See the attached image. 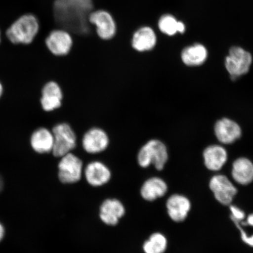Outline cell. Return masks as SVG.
<instances>
[{
    "label": "cell",
    "instance_id": "ac0fdd59",
    "mask_svg": "<svg viewBox=\"0 0 253 253\" xmlns=\"http://www.w3.org/2000/svg\"><path fill=\"white\" fill-rule=\"evenodd\" d=\"M233 179L240 185H247L253 181V164L246 158H239L233 164Z\"/></svg>",
    "mask_w": 253,
    "mask_h": 253
},
{
    "label": "cell",
    "instance_id": "9c48e42d",
    "mask_svg": "<svg viewBox=\"0 0 253 253\" xmlns=\"http://www.w3.org/2000/svg\"><path fill=\"white\" fill-rule=\"evenodd\" d=\"M109 137L103 129L93 127L87 130L82 138V146L88 154H96L105 151L109 145Z\"/></svg>",
    "mask_w": 253,
    "mask_h": 253
},
{
    "label": "cell",
    "instance_id": "6da1fadb",
    "mask_svg": "<svg viewBox=\"0 0 253 253\" xmlns=\"http://www.w3.org/2000/svg\"><path fill=\"white\" fill-rule=\"evenodd\" d=\"M41 30L39 17L27 12L16 18L5 32L9 42L14 45H30L37 39Z\"/></svg>",
    "mask_w": 253,
    "mask_h": 253
},
{
    "label": "cell",
    "instance_id": "d4e9b609",
    "mask_svg": "<svg viewBox=\"0 0 253 253\" xmlns=\"http://www.w3.org/2000/svg\"><path fill=\"white\" fill-rule=\"evenodd\" d=\"M241 225H249L253 227V213L250 214L246 221L240 223Z\"/></svg>",
    "mask_w": 253,
    "mask_h": 253
},
{
    "label": "cell",
    "instance_id": "83f0119b",
    "mask_svg": "<svg viewBox=\"0 0 253 253\" xmlns=\"http://www.w3.org/2000/svg\"><path fill=\"white\" fill-rule=\"evenodd\" d=\"M2 93H3V86H2V85L1 83V82H0V98H1V97L2 96Z\"/></svg>",
    "mask_w": 253,
    "mask_h": 253
},
{
    "label": "cell",
    "instance_id": "2e32d148",
    "mask_svg": "<svg viewBox=\"0 0 253 253\" xmlns=\"http://www.w3.org/2000/svg\"><path fill=\"white\" fill-rule=\"evenodd\" d=\"M203 156L206 167L212 171L222 169L227 160L225 148L218 145H211L206 148Z\"/></svg>",
    "mask_w": 253,
    "mask_h": 253
},
{
    "label": "cell",
    "instance_id": "cb8c5ba5",
    "mask_svg": "<svg viewBox=\"0 0 253 253\" xmlns=\"http://www.w3.org/2000/svg\"><path fill=\"white\" fill-rule=\"evenodd\" d=\"M235 223L237 228L240 230V234H241L242 239L246 244L250 246L253 247V235L249 236L246 233L245 231L242 229V225L240 222H234Z\"/></svg>",
    "mask_w": 253,
    "mask_h": 253
},
{
    "label": "cell",
    "instance_id": "7a4b0ae2",
    "mask_svg": "<svg viewBox=\"0 0 253 253\" xmlns=\"http://www.w3.org/2000/svg\"><path fill=\"white\" fill-rule=\"evenodd\" d=\"M169 159L166 145L160 140H151L145 143L139 151L137 161L142 168L153 165L158 170L164 169Z\"/></svg>",
    "mask_w": 253,
    "mask_h": 253
},
{
    "label": "cell",
    "instance_id": "5bb4252c",
    "mask_svg": "<svg viewBox=\"0 0 253 253\" xmlns=\"http://www.w3.org/2000/svg\"><path fill=\"white\" fill-rule=\"evenodd\" d=\"M191 204L184 196L175 194L170 196L167 202L168 213L170 219L176 222H181L187 217Z\"/></svg>",
    "mask_w": 253,
    "mask_h": 253
},
{
    "label": "cell",
    "instance_id": "9a60e30c",
    "mask_svg": "<svg viewBox=\"0 0 253 253\" xmlns=\"http://www.w3.org/2000/svg\"><path fill=\"white\" fill-rule=\"evenodd\" d=\"M84 175L88 184L97 187L108 182L112 174L105 164L96 161L87 164L84 169Z\"/></svg>",
    "mask_w": 253,
    "mask_h": 253
},
{
    "label": "cell",
    "instance_id": "7c38bea8",
    "mask_svg": "<svg viewBox=\"0 0 253 253\" xmlns=\"http://www.w3.org/2000/svg\"><path fill=\"white\" fill-rule=\"evenodd\" d=\"M214 133L217 140L224 144H230L242 135V129L233 120L223 118L218 120L214 126Z\"/></svg>",
    "mask_w": 253,
    "mask_h": 253
},
{
    "label": "cell",
    "instance_id": "f1b7e54d",
    "mask_svg": "<svg viewBox=\"0 0 253 253\" xmlns=\"http://www.w3.org/2000/svg\"><path fill=\"white\" fill-rule=\"evenodd\" d=\"M1 42V30H0V43Z\"/></svg>",
    "mask_w": 253,
    "mask_h": 253
},
{
    "label": "cell",
    "instance_id": "ba28073f",
    "mask_svg": "<svg viewBox=\"0 0 253 253\" xmlns=\"http://www.w3.org/2000/svg\"><path fill=\"white\" fill-rule=\"evenodd\" d=\"M210 187L215 198L223 205H229L237 194V190L225 175H215L211 179Z\"/></svg>",
    "mask_w": 253,
    "mask_h": 253
},
{
    "label": "cell",
    "instance_id": "4fadbf2b",
    "mask_svg": "<svg viewBox=\"0 0 253 253\" xmlns=\"http://www.w3.org/2000/svg\"><path fill=\"white\" fill-rule=\"evenodd\" d=\"M125 208L121 202L116 199H107L100 208V218L103 223L115 226L125 214Z\"/></svg>",
    "mask_w": 253,
    "mask_h": 253
},
{
    "label": "cell",
    "instance_id": "5b68a950",
    "mask_svg": "<svg viewBox=\"0 0 253 253\" xmlns=\"http://www.w3.org/2000/svg\"><path fill=\"white\" fill-rule=\"evenodd\" d=\"M44 43L47 50L55 56H66L72 50L74 38L68 31L55 28L46 34Z\"/></svg>",
    "mask_w": 253,
    "mask_h": 253
},
{
    "label": "cell",
    "instance_id": "4316f807",
    "mask_svg": "<svg viewBox=\"0 0 253 253\" xmlns=\"http://www.w3.org/2000/svg\"><path fill=\"white\" fill-rule=\"evenodd\" d=\"M3 184H4L3 183V180L1 175H0V192H1L3 188Z\"/></svg>",
    "mask_w": 253,
    "mask_h": 253
},
{
    "label": "cell",
    "instance_id": "277c9868",
    "mask_svg": "<svg viewBox=\"0 0 253 253\" xmlns=\"http://www.w3.org/2000/svg\"><path fill=\"white\" fill-rule=\"evenodd\" d=\"M251 53L239 46H233L227 56L225 66L233 81L248 73L252 63Z\"/></svg>",
    "mask_w": 253,
    "mask_h": 253
},
{
    "label": "cell",
    "instance_id": "e0dca14e",
    "mask_svg": "<svg viewBox=\"0 0 253 253\" xmlns=\"http://www.w3.org/2000/svg\"><path fill=\"white\" fill-rule=\"evenodd\" d=\"M53 142L54 139L52 132L46 128H38L31 136V146L39 154H46L52 152Z\"/></svg>",
    "mask_w": 253,
    "mask_h": 253
},
{
    "label": "cell",
    "instance_id": "7402d4cb",
    "mask_svg": "<svg viewBox=\"0 0 253 253\" xmlns=\"http://www.w3.org/2000/svg\"><path fill=\"white\" fill-rule=\"evenodd\" d=\"M167 248L166 237L160 233L153 234L142 247L145 253H164Z\"/></svg>",
    "mask_w": 253,
    "mask_h": 253
},
{
    "label": "cell",
    "instance_id": "ffe728a7",
    "mask_svg": "<svg viewBox=\"0 0 253 253\" xmlns=\"http://www.w3.org/2000/svg\"><path fill=\"white\" fill-rule=\"evenodd\" d=\"M207 58L208 50L200 43L186 47L181 53L182 62L189 66H200L203 64Z\"/></svg>",
    "mask_w": 253,
    "mask_h": 253
},
{
    "label": "cell",
    "instance_id": "484cf974",
    "mask_svg": "<svg viewBox=\"0 0 253 253\" xmlns=\"http://www.w3.org/2000/svg\"><path fill=\"white\" fill-rule=\"evenodd\" d=\"M5 235V229L2 224L0 223V242L4 238Z\"/></svg>",
    "mask_w": 253,
    "mask_h": 253
},
{
    "label": "cell",
    "instance_id": "603a6c76",
    "mask_svg": "<svg viewBox=\"0 0 253 253\" xmlns=\"http://www.w3.org/2000/svg\"><path fill=\"white\" fill-rule=\"evenodd\" d=\"M230 210L231 211L230 217L233 222L241 223L245 220L246 214L244 211L240 210L236 206L230 205Z\"/></svg>",
    "mask_w": 253,
    "mask_h": 253
},
{
    "label": "cell",
    "instance_id": "8fae6325",
    "mask_svg": "<svg viewBox=\"0 0 253 253\" xmlns=\"http://www.w3.org/2000/svg\"><path fill=\"white\" fill-rule=\"evenodd\" d=\"M40 102L41 106L46 112H52L61 107L63 92L61 86L55 81H50L44 85Z\"/></svg>",
    "mask_w": 253,
    "mask_h": 253
},
{
    "label": "cell",
    "instance_id": "30bf717a",
    "mask_svg": "<svg viewBox=\"0 0 253 253\" xmlns=\"http://www.w3.org/2000/svg\"><path fill=\"white\" fill-rule=\"evenodd\" d=\"M157 36L153 28L142 26L132 34L130 41L132 49L138 52L150 51L156 47Z\"/></svg>",
    "mask_w": 253,
    "mask_h": 253
},
{
    "label": "cell",
    "instance_id": "d6986e66",
    "mask_svg": "<svg viewBox=\"0 0 253 253\" xmlns=\"http://www.w3.org/2000/svg\"><path fill=\"white\" fill-rule=\"evenodd\" d=\"M168 186L163 179L153 177L147 180L142 185L141 195L147 201H153L166 194Z\"/></svg>",
    "mask_w": 253,
    "mask_h": 253
},
{
    "label": "cell",
    "instance_id": "44dd1931",
    "mask_svg": "<svg viewBox=\"0 0 253 253\" xmlns=\"http://www.w3.org/2000/svg\"><path fill=\"white\" fill-rule=\"evenodd\" d=\"M158 29L164 34L168 36H173L176 33H184L185 25L181 21L170 14H164L158 19L157 22Z\"/></svg>",
    "mask_w": 253,
    "mask_h": 253
},
{
    "label": "cell",
    "instance_id": "8992f818",
    "mask_svg": "<svg viewBox=\"0 0 253 253\" xmlns=\"http://www.w3.org/2000/svg\"><path fill=\"white\" fill-rule=\"evenodd\" d=\"M88 22L96 29V33L101 40L107 41L115 38L118 31V27L115 18L105 9H95L91 11L88 17Z\"/></svg>",
    "mask_w": 253,
    "mask_h": 253
},
{
    "label": "cell",
    "instance_id": "3957f363",
    "mask_svg": "<svg viewBox=\"0 0 253 253\" xmlns=\"http://www.w3.org/2000/svg\"><path fill=\"white\" fill-rule=\"evenodd\" d=\"M52 132L54 139L52 152L55 157L61 158L71 153L77 147V135L68 123H59Z\"/></svg>",
    "mask_w": 253,
    "mask_h": 253
},
{
    "label": "cell",
    "instance_id": "52a82bcc",
    "mask_svg": "<svg viewBox=\"0 0 253 253\" xmlns=\"http://www.w3.org/2000/svg\"><path fill=\"white\" fill-rule=\"evenodd\" d=\"M58 177L63 183H74L80 181L83 172V163L71 153L61 157L58 164Z\"/></svg>",
    "mask_w": 253,
    "mask_h": 253
}]
</instances>
